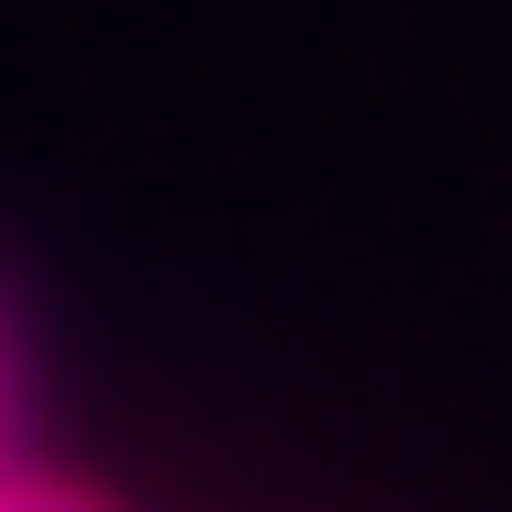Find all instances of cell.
Listing matches in <instances>:
<instances>
[{
	"mask_svg": "<svg viewBox=\"0 0 512 512\" xmlns=\"http://www.w3.org/2000/svg\"><path fill=\"white\" fill-rule=\"evenodd\" d=\"M13 439H25V342H13V293H0V488H13Z\"/></svg>",
	"mask_w": 512,
	"mask_h": 512,
	"instance_id": "obj_1",
	"label": "cell"
},
{
	"mask_svg": "<svg viewBox=\"0 0 512 512\" xmlns=\"http://www.w3.org/2000/svg\"><path fill=\"white\" fill-rule=\"evenodd\" d=\"M0 512H98V500H86V488H49V476H13Z\"/></svg>",
	"mask_w": 512,
	"mask_h": 512,
	"instance_id": "obj_2",
	"label": "cell"
}]
</instances>
